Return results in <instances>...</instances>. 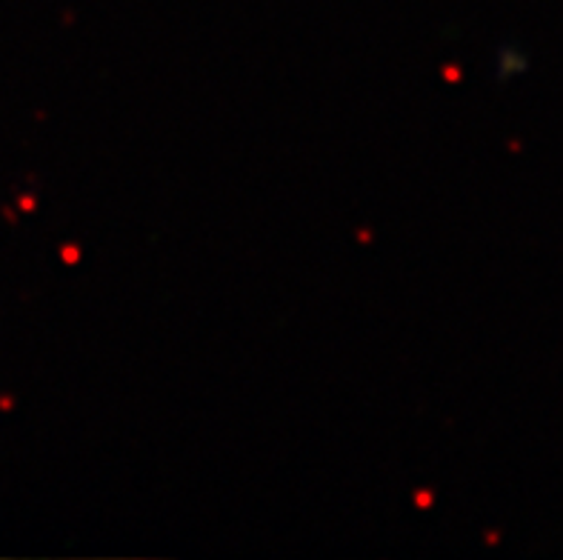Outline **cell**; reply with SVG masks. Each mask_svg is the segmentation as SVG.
Returning a JSON list of instances; mask_svg holds the SVG:
<instances>
[]
</instances>
